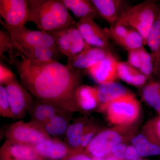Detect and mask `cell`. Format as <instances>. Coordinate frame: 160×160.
I'll return each mask as SVG.
<instances>
[{
  "label": "cell",
  "mask_w": 160,
  "mask_h": 160,
  "mask_svg": "<svg viewBox=\"0 0 160 160\" xmlns=\"http://www.w3.org/2000/svg\"><path fill=\"white\" fill-rule=\"evenodd\" d=\"M21 57L11 65L17 71L20 83L37 100L72 113L81 111L75 93L82 78L81 70L56 60L40 61Z\"/></svg>",
  "instance_id": "obj_1"
},
{
  "label": "cell",
  "mask_w": 160,
  "mask_h": 160,
  "mask_svg": "<svg viewBox=\"0 0 160 160\" xmlns=\"http://www.w3.org/2000/svg\"><path fill=\"white\" fill-rule=\"evenodd\" d=\"M28 22L40 30L51 32L68 29L76 23L60 0H28Z\"/></svg>",
  "instance_id": "obj_2"
},
{
  "label": "cell",
  "mask_w": 160,
  "mask_h": 160,
  "mask_svg": "<svg viewBox=\"0 0 160 160\" xmlns=\"http://www.w3.org/2000/svg\"><path fill=\"white\" fill-rule=\"evenodd\" d=\"M160 10L156 1H145L126 9L116 25L133 28L142 36L147 44L149 33Z\"/></svg>",
  "instance_id": "obj_3"
},
{
  "label": "cell",
  "mask_w": 160,
  "mask_h": 160,
  "mask_svg": "<svg viewBox=\"0 0 160 160\" xmlns=\"http://www.w3.org/2000/svg\"><path fill=\"white\" fill-rule=\"evenodd\" d=\"M6 140L17 144L35 146L50 138L39 124L18 121L9 125L4 132Z\"/></svg>",
  "instance_id": "obj_4"
},
{
  "label": "cell",
  "mask_w": 160,
  "mask_h": 160,
  "mask_svg": "<svg viewBox=\"0 0 160 160\" xmlns=\"http://www.w3.org/2000/svg\"><path fill=\"white\" fill-rule=\"evenodd\" d=\"M112 124L126 125L134 122L139 115L140 105L131 93L112 101L104 109Z\"/></svg>",
  "instance_id": "obj_5"
},
{
  "label": "cell",
  "mask_w": 160,
  "mask_h": 160,
  "mask_svg": "<svg viewBox=\"0 0 160 160\" xmlns=\"http://www.w3.org/2000/svg\"><path fill=\"white\" fill-rule=\"evenodd\" d=\"M1 25L5 29L18 30L28 22V0H0Z\"/></svg>",
  "instance_id": "obj_6"
},
{
  "label": "cell",
  "mask_w": 160,
  "mask_h": 160,
  "mask_svg": "<svg viewBox=\"0 0 160 160\" xmlns=\"http://www.w3.org/2000/svg\"><path fill=\"white\" fill-rule=\"evenodd\" d=\"M5 29L11 35L15 46L18 50L22 48L43 46L61 52L54 38L48 32L32 30L25 26L18 30Z\"/></svg>",
  "instance_id": "obj_7"
},
{
  "label": "cell",
  "mask_w": 160,
  "mask_h": 160,
  "mask_svg": "<svg viewBox=\"0 0 160 160\" xmlns=\"http://www.w3.org/2000/svg\"><path fill=\"white\" fill-rule=\"evenodd\" d=\"M5 87L10 103L12 119H21L25 118L35 101L30 92L17 78L7 83Z\"/></svg>",
  "instance_id": "obj_8"
},
{
  "label": "cell",
  "mask_w": 160,
  "mask_h": 160,
  "mask_svg": "<svg viewBox=\"0 0 160 160\" xmlns=\"http://www.w3.org/2000/svg\"><path fill=\"white\" fill-rule=\"evenodd\" d=\"M76 26L87 44L111 52L108 29H103L94 19L89 17L80 19Z\"/></svg>",
  "instance_id": "obj_9"
},
{
  "label": "cell",
  "mask_w": 160,
  "mask_h": 160,
  "mask_svg": "<svg viewBox=\"0 0 160 160\" xmlns=\"http://www.w3.org/2000/svg\"><path fill=\"white\" fill-rule=\"evenodd\" d=\"M122 142V136L116 131H101L95 137L85 152L92 158H106L111 155L112 148Z\"/></svg>",
  "instance_id": "obj_10"
},
{
  "label": "cell",
  "mask_w": 160,
  "mask_h": 160,
  "mask_svg": "<svg viewBox=\"0 0 160 160\" xmlns=\"http://www.w3.org/2000/svg\"><path fill=\"white\" fill-rule=\"evenodd\" d=\"M100 17L106 20L111 27L116 25L122 15L129 8L123 0H91Z\"/></svg>",
  "instance_id": "obj_11"
},
{
  "label": "cell",
  "mask_w": 160,
  "mask_h": 160,
  "mask_svg": "<svg viewBox=\"0 0 160 160\" xmlns=\"http://www.w3.org/2000/svg\"><path fill=\"white\" fill-rule=\"evenodd\" d=\"M0 160H47L38 154L32 146L6 140L0 148Z\"/></svg>",
  "instance_id": "obj_12"
},
{
  "label": "cell",
  "mask_w": 160,
  "mask_h": 160,
  "mask_svg": "<svg viewBox=\"0 0 160 160\" xmlns=\"http://www.w3.org/2000/svg\"><path fill=\"white\" fill-rule=\"evenodd\" d=\"M118 62L111 54L86 70L90 76L100 85L112 82H115L118 78Z\"/></svg>",
  "instance_id": "obj_13"
},
{
  "label": "cell",
  "mask_w": 160,
  "mask_h": 160,
  "mask_svg": "<svg viewBox=\"0 0 160 160\" xmlns=\"http://www.w3.org/2000/svg\"><path fill=\"white\" fill-rule=\"evenodd\" d=\"M111 54L110 52L91 46L79 54L68 58L67 65L75 69H87Z\"/></svg>",
  "instance_id": "obj_14"
},
{
  "label": "cell",
  "mask_w": 160,
  "mask_h": 160,
  "mask_svg": "<svg viewBox=\"0 0 160 160\" xmlns=\"http://www.w3.org/2000/svg\"><path fill=\"white\" fill-rule=\"evenodd\" d=\"M33 147L38 154L47 160H61L71 150L65 142L51 137Z\"/></svg>",
  "instance_id": "obj_15"
},
{
  "label": "cell",
  "mask_w": 160,
  "mask_h": 160,
  "mask_svg": "<svg viewBox=\"0 0 160 160\" xmlns=\"http://www.w3.org/2000/svg\"><path fill=\"white\" fill-rule=\"evenodd\" d=\"M97 88L98 107L101 111H103L112 101L130 93L124 86L115 82L101 84Z\"/></svg>",
  "instance_id": "obj_16"
},
{
  "label": "cell",
  "mask_w": 160,
  "mask_h": 160,
  "mask_svg": "<svg viewBox=\"0 0 160 160\" xmlns=\"http://www.w3.org/2000/svg\"><path fill=\"white\" fill-rule=\"evenodd\" d=\"M66 112L67 111L36 99L28 113L30 117V121L37 123L42 127L55 116Z\"/></svg>",
  "instance_id": "obj_17"
},
{
  "label": "cell",
  "mask_w": 160,
  "mask_h": 160,
  "mask_svg": "<svg viewBox=\"0 0 160 160\" xmlns=\"http://www.w3.org/2000/svg\"><path fill=\"white\" fill-rule=\"evenodd\" d=\"M75 100L80 111L93 110L98 107L97 88L88 85H80L76 90Z\"/></svg>",
  "instance_id": "obj_18"
},
{
  "label": "cell",
  "mask_w": 160,
  "mask_h": 160,
  "mask_svg": "<svg viewBox=\"0 0 160 160\" xmlns=\"http://www.w3.org/2000/svg\"><path fill=\"white\" fill-rule=\"evenodd\" d=\"M151 50L153 74L160 75V10L147 39Z\"/></svg>",
  "instance_id": "obj_19"
},
{
  "label": "cell",
  "mask_w": 160,
  "mask_h": 160,
  "mask_svg": "<svg viewBox=\"0 0 160 160\" xmlns=\"http://www.w3.org/2000/svg\"><path fill=\"white\" fill-rule=\"evenodd\" d=\"M72 113L66 112L58 114L45 123L42 127L50 137L60 139L64 137L71 123Z\"/></svg>",
  "instance_id": "obj_20"
},
{
  "label": "cell",
  "mask_w": 160,
  "mask_h": 160,
  "mask_svg": "<svg viewBox=\"0 0 160 160\" xmlns=\"http://www.w3.org/2000/svg\"><path fill=\"white\" fill-rule=\"evenodd\" d=\"M89 120L86 117L79 118L69 125L64 137V142L71 150H79L82 136Z\"/></svg>",
  "instance_id": "obj_21"
},
{
  "label": "cell",
  "mask_w": 160,
  "mask_h": 160,
  "mask_svg": "<svg viewBox=\"0 0 160 160\" xmlns=\"http://www.w3.org/2000/svg\"><path fill=\"white\" fill-rule=\"evenodd\" d=\"M68 10H70L76 17H89L93 19L101 18L90 1L88 0H60Z\"/></svg>",
  "instance_id": "obj_22"
},
{
  "label": "cell",
  "mask_w": 160,
  "mask_h": 160,
  "mask_svg": "<svg viewBox=\"0 0 160 160\" xmlns=\"http://www.w3.org/2000/svg\"><path fill=\"white\" fill-rule=\"evenodd\" d=\"M117 74L121 79L137 87L143 86L147 79L139 69L130 66L127 62H118Z\"/></svg>",
  "instance_id": "obj_23"
},
{
  "label": "cell",
  "mask_w": 160,
  "mask_h": 160,
  "mask_svg": "<svg viewBox=\"0 0 160 160\" xmlns=\"http://www.w3.org/2000/svg\"><path fill=\"white\" fill-rule=\"evenodd\" d=\"M21 55L30 59L47 61L58 60L63 55L61 52L49 47L37 46L19 49Z\"/></svg>",
  "instance_id": "obj_24"
},
{
  "label": "cell",
  "mask_w": 160,
  "mask_h": 160,
  "mask_svg": "<svg viewBox=\"0 0 160 160\" xmlns=\"http://www.w3.org/2000/svg\"><path fill=\"white\" fill-rule=\"evenodd\" d=\"M18 49L15 46L11 35L7 30H0V57L9 64L21 56Z\"/></svg>",
  "instance_id": "obj_25"
},
{
  "label": "cell",
  "mask_w": 160,
  "mask_h": 160,
  "mask_svg": "<svg viewBox=\"0 0 160 160\" xmlns=\"http://www.w3.org/2000/svg\"><path fill=\"white\" fill-rule=\"evenodd\" d=\"M132 142L141 157H146L160 154V144L148 137L138 135L132 139Z\"/></svg>",
  "instance_id": "obj_26"
},
{
  "label": "cell",
  "mask_w": 160,
  "mask_h": 160,
  "mask_svg": "<svg viewBox=\"0 0 160 160\" xmlns=\"http://www.w3.org/2000/svg\"><path fill=\"white\" fill-rule=\"evenodd\" d=\"M70 38V54L68 58L79 54L88 47L91 46L86 42L76 26L68 29Z\"/></svg>",
  "instance_id": "obj_27"
},
{
  "label": "cell",
  "mask_w": 160,
  "mask_h": 160,
  "mask_svg": "<svg viewBox=\"0 0 160 160\" xmlns=\"http://www.w3.org/2000/svg\"><path fill=\"white\" fill-rule=\"evenodd\" d=\"M143 98L146 102L160 113V83H149L143 89Z\"/></svg>",
  "instance_id": "obj_28"
},
{
  "label": "cell",
  "mask_w": 160,
  "mask_h": 160,
  "mask_svg": "<svg viewBox=\"0 0 160 160\" xmlns=\"http://www.w3.org/2000/svg\"><path fill=\"white\" fill-rule=\"evenodd\" d=\"M68 29L48 32L54 38L60 52L67 58L69 57L70 49V38Z\"/></svg>",
  "instance_id": "obj_29"
},
{
  "label": "cell",
  "mask_w": 160,
  "mask_h": 160,
  "mask_svg": "<svg viewBox=\"0 0 160 160\" xmlns=\"http://www.w3.org/2000/svg\"><path fill=\"white\" fill-rule=\"evenodd\" d=\"M146 45L147 43L139 32L134 29H129L121 46L128 51L141 49Z\"/></svg>",
  "instance_id": "obj_30"
},
{
  "label": "cell",
  "mask_w": 160,
  "mask_h": 160,
  "mask_svg": "<svg viewBox=\"0 0 160 160\" xmlns=\"http://www.w3.org/2000/svg\"><path fill=\"white\" fill-rule=\"evenodd\" d=\"M100 127L96 123L89 120L86 128L81 140L80 150L85 151L95 137L100 132Z\"/></svg>",
  "instance_id": "obj_31"
},
{
  "label": "cell",
  "mask_w": 160,
  "mask_h": 160,
  "mask_svg": "<svg viewBox=\"0 0 160 160\" xmlns=\"http://www.w3.org/2000/svg\"><path fill=\"white\" fill-rule=\"evenodd\" d=\"M138 50L141 57L139 70L148 79L153 73V65L151 54L147 52L144 47Z\"/></svg>",
  "instance_id": "obj_32"
},
{
  "label": "cell",
  "mask_w": 160,
  "mask_h": 160,
  "mask_svg": "<svg viewBox=\"0 0 160 160\" xmlns=\"http://www.w3.org/2000/svg\"><path fill=\"white\" fill-rule=\"evenodd\" d=\"M0 115L3 118H12L11 107L6 88L0 86Z\"/></svg>",
  "instance_id": "obj_33"
},
{
  "label": "cell",
  "mask_w": 160,
  "mask_h": 160,
  "mask_svg": "<svg viewBox=\"0 0 160 160\" xmlns=\"http://www.w3.org/2000/svg\"><path fill=\"white\" fill-rule=\"evenodd\" d=\"M129 31V29H127L126 27L121 25H115L108 29L110 38L113 40L120 46Z\"/></svg>",
  "instance_id": "obj_34"
},
{
  "label": "cell",
  "mask_w": 160,
  "mask_h": 160,
  "mask_svg": "<svg viewBox=\"0 0 160 160\" xmlns=\"http://www.w3.org/2000/svg\"><path fill=\"white\" fill-rule=\"evenodd\" d=\"M146 133L160 143V117L156 118L148 124Z\"/></svg>",
  "instance_id": "obj_35"
},
{
  "label": "cell",
  "mask_w": 160,
  "mask_h": 160,
  "mask_svg": "<svg viewBox=\"0 0 160 160\" xmlns=\"http://www.w3.org/2000/svg\"><path fill=\"white\" fill-rule=\"evenodd\" d=\"M15 78H17L16 76L13 72L1 62L0 64V85L5 86Z\"/></svg>",
  "instance_id": "obj_36"
},
{
  "label": "cell",
  "mask_w": 160,
  "mask_h": 160,
  "mask_svg": "<svg viewBox=\"0 0 160 160\" xmlns=\"http://www.w3.org/2000/svg\"><path fill=\"white\" fill-rule=\"evenodd\" d=\"M61 160H92V158L85 151L79 149L71 150Z\"/></svg>",
  "instance_id": "obj_37"
},
{
  "label": "cell",
  "mask_w": 160,
  "mask_h": 160,
  "mask_svg": "<svg viewBox=\"0 0 160 160\" xmlns=\"http://www.w3.org/2000/svg\"><path fill=\"white\" fill-rule=\"evenodd\" d=\"M128 52V62L130 66L139 70L141 66V57L138 49Z\"/></svg>",
  "instance_id": "obj_38"
},
{
  "label": "cell",
  "mask_w": 160,
  "mask_h": 160,
  "mask_svg": "<svg viewBox=\"0 0 160 160\" xmlns=\"http://www.w3.org/2000/svg\"><path fill=\"white\" fill-rule=\"evenodd\" d=\"M127 146L122 143L116 145L112 149L111 155L121 159L126 160Z\"/></svg>",
  "instance_id": "obj_39"
},
{
  "label": "cell",
  "mask_w": 160,
  "mask_h": 160,
  "mask_svg": "<svg viewBox=\"0 0 160 160\" xmlns=\"http://www.w3.org/2000/svg\"><path fill=\"white\" fill-rule=\"evenodd\" d=\"M142 157L133 146H127L126 160H141Z\"/></svg>",
  "instance_id": "obj_40"
},
{
  "label": "cell",
  "mask_w": 160,
  "mask_h": 160,
  "mask_svg": "<svg viewBox=\"0 0 160 160\" xmlns=\"http://www.w3.org/2000/svg\"></svg>",
  "instance_id": "obj_41"
},
{
  "label": "cell",
  "mask_w": 160,
  "mask_h": 160,
  "mask_svg": "<svg viewBox=\"0 0 160 160\" xmlns=\"http://www.w3.org/2000/svg\"></svg>",
  "instance_id": "obj_42"
}]
</instances>
